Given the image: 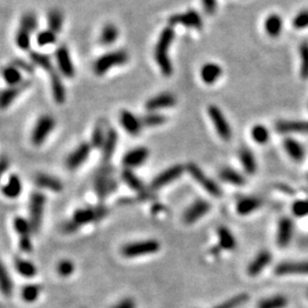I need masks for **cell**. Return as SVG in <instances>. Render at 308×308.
Listing matches in <instances>:
<instances>
[{"label": "cell", "instance_id": "cell-1", "mask_svg": "<svg viewBox=\"0 0 308 308\" xmlns=\"http://www.w3.org/2000/svg\"><path fill=\"white\" fill-rule=\"evenodd\" d=\"M174 38V29L171 26H167V28L162 30L154 48L155 62H157L159 67H160L162 74L165 77L171 76L172 73V64L170 57H169V49H170Z\"/></svg>", "mask_w": 308, "mask_h": 308}, {"label": "cell", "instance_id": "cell-2", "mask_svg": "<svg viewBox=\"0 0 308 308\" xmlns=\"http://www.w3.org/2000/svg\"><path fill=\"white\" fill-rule=\"evenodd\" d=\"M128 60H129V55L126 50H114V52L106 53L98 57L95 61L93 70L97 76H103V74L109 72L110 70H112L113 67L126 64Z\"/></svg>", "mask_w": 308, "mask_h": 308}, {"label": "cell", "instance_id": "cell-3", "mask_svg": "<svg viewBox=\"0 0 308 308\" xmlns=\"http://www.w3.org/2000/svg\"><path fill=\"white\" fill-rule=\"evenodd\" d=\"M160 242L157 240H144V241L130 242L121 248V253L126 258H136V257L153 255L160 250Z\"/></svg>", "mask_w": 308, "mask_h": 308}, {"label": "cell", "instance_id": "cell-4", "mask_svg": "<svg viewBox=\"0 0 308 308\" xmlns=\"http://www.w3.org/2000/svg\"><path fill=\"white\" fill-rule=\"evenodd\" d=\"M56 121L49 114H43L37 120L31 133V142L36 146H40L45 143L46 138L49 136L50 133L55 128Z\"/></svg>", "mask_w": 308, "mask_h": 308}, {"label": "cell", "instance_id": "cell-5", "mask_svg": "<svg viewBox=\"0 0 308 308\" xmlns=\"http://www.w3.org/2000/svg\"><path fill=\"white\" fill-rule=\"evenodd\" d=\"M46 205V196L41 192H35L31 195L29 203V211H30V223H31L32 229L35 232H38L41 226L43 211H45Z\"/></svg>", "mask_w": 308, "mask_h": 308}, {"label": "cell", "instance_id": "cell-6", "mask_svg": "<svg viewBox=\"0 0 308 308\" xmlns=\"http://www.w3.org/2000/svg\"><path fill=\"white\" fill-rule=\"evenodd\" d=\"M186 169H187V171L189 172V175L192 176L193 179H195V181L198 182L209 194L216 196V198H219V196L222 195V189L217 185V183L209 178L195 164L189 162V164L186 165Z\"/></svg>", "mask_w": 308, "mask_h": 308}, {"label": "cell", "instance_id": "cell-7", "mask_svg": "<svg viewBox=\"0 0 308 308\" xmlns=\"http://www.w3.org/2000/svg\"><path fill=\"white\" fill-rule=\"evenodd\" d=\"M208 114L214 123V126L217 130V133L221 138L224 141H229L232 138V128L226 120L224 113L221 109H218L216 105H210L208 107Z\"/></svg>", "mask_w": 308, "mask_h": 308}, {"label": "cell", "instance_id": "cell-8", "mask_svg": "<svg viewBox=\"0 0 308 308\" xmlns=\"http://www.w3.org/2000/svg\"><path fill=\"white\" fill-rule=\"evenodd\" d=\"M91 151V144L87 143H81L79 146L71 152V153L67 155L66 160H65V165L66 168L71 171L77 170L80 165H82L84 162L87 161V159L89 158Z\"/></svg>", "mask_w": 308, "mask_h": 308}, {"label": "cell", "instance_id": "cell-9", "mask_svg": "<svg viewBox=\"0 0 308 308\" xmlns=\"http://www.w3.org/2000/svg\"><path fill=\"white\" fill-rule=\"evenodd\" d=\"M170 25H183L186 28L201 30L203 26V21L201 16L196 11H188L182 14H175L169 18Z\"/></svg>", "mask_w": 308, "mask_h": 308}, {"label": "cell", "instance_id": "cell-10", "mask_svg": "<svg viewBox=\"0 0 308 308\" xmlns=\"http://www.w3.org/2000/svg\"><path fill=\"white\" fill-rule=\"evenodd\" d=\"M106 211L101 208H81L78 209L77 211H74L71 222L79 228L80 226L86 225L88 223L98 221V219L104 217Z\"/></svg>", "mask_w": 308, "mask_h": 308}, {"label": "cell", "instance_id": "cell-11", "mask_svg": "<svg viewBox=\"0 0 308 308\" xmlns=\"http://www.w3.org/2000/svg\"><path fill=\"white\" fill-rule=\"evenodd\" d=\"M209 210H210L209 202L205 201V200H196L185 210L184 215H183V222L187 225L194 224L200 218L207 215Z\"/></svg>", "mask_w": 308, "mask_h": 308}, {"label": "cell", "instance_id": "cell-12", "mask_svg": "<svg viewBox=\"0 0 308 308\" xmlns=\"http://www.w3.org/2000/svg\"><path fill=\"white\" fill-rule=\"evenodd\" d=\"M55 59L60 72L65 78H69V79L73 78L74 74H76V69H74L69 48L64 45L60 46L55 53Z\"/></svg>", "mask_w": 308, "mask_h": 308}, {"label": "cell", "instance_id": "cell-13", "mask_svg": "<svg viewBox=\"0 0 308 308\" xmlns=\"http://www.w3.org/2000/svg\"><path fill=\"white\" fill-rule=\"evenodd\" d=\"M183 171H184V167L181 164L172 165V167L168 168L167 170L162 171L160 175H158L153 181L151 183V188L152 189H159L162 188L164 186L170 184V183L175 182L176 179L181 177Z\"/></svg>", "mask_w": 308, "mask_h": 308}, {"label": "cell", "instance_id": "cell-14", "mask_svg": "<svg viewBox=\"0 0 308 308\" xmlns=\"http://www.w3.org/2000/svg\"><path fill=\"white\" fill-rule=\"evenodd\" d=\"M119 121L123 129L126 130L128 134L131 135V136H137V135L141 133L142 126H143L142 119L137 118L133 112H130V111H121Z\"/></svg>", "mask_w": 308, "mask_h": 308}, {"label": "cell", "instance_id": "cell-15", "mask_svg": "<svg viewBox=\"0 0 308 308\" xmlns=\"http://www.w3.org/2000/svg\"><path fill=\"white\" fill-rule=\"evenodd\" d=\"M176 97L170 93H161L157 95V96L150 98L145 104L147 111L154 112V111L162 110V109H169L172 107L176 104Z\"/></svg>", "mask_w": 308, "mask_h": 308}, {"label": "cell", "instance_id": "cell-16", "mask_svg": "<svg viewBox=\"0 0 308 308\" xmlns=\"http://www.w3.org/2000/svg\"><path fill=\"white\" fill-rule=\"evenodd\" d=\"M150 151L146 147H136L128 151L123 157V164L128 169L142 165L147 160Z\"/></svg>", "mask_w": 308, "mask_h": 308}, {"label": "cell", "instance_id": "cell-17", "mask_svg": "<svg viewBox=\"0 0 308 308\" xmlns=\"http://www.w3.org/2000/svg\"><path fill=\"white\" fill-rule=\"evenodd\" d=\"M275 129L279 131L280 134H308V121H279V123L275 124Z\"/></svg>", "mask_w": 308, "mask_h": 308}, {"label": "cell", "instance_id": "cell-18", "mask_svg": "<svg viewBox=\"0 0 308 308\" xmlns=\"http://www.w3.org/2000/svg\"><path fill=\"white\" fill-rule=\"evenodd\" d=\"M29 86L28 82L21 83L19 86L8 87L0 91V110H6L14 103L16 98L20 96V94Z\"/></svg>", "mask_w": 308, "mask_h": 308}, {"label": "cell", "instance_id": "cell-19", "mask_svg": "<svg viewBox=\"0 0 308 308\" xmlns=\"http://www.w3.org/2000/svg\"><path fill=\"white\" fill-rule=\"evenodd\" d=\"M292 232H293V223L290 218L283 217L279 222V227H277V245H279L281 248H284V246H289V243L291 241V238H292Z\"/></svg>", "mask_w": 308, "mask_h": 308}, {"label": "cell", "instance_id": "cell-20", "mask_svg": "<svg viewBox=\"0 0 308 308\" xmlns=\"http://www.w3.org/2000/svg\"><path fill=\"white\" fill-rule=\"evenodd\" d=\"M275 274L287 275V274H308V262H286L276 266Z\"/></svg>", "mask_w": 308, "mask_h": 308}, {"label": "cell", "instance_id": "cell-21", "mask_svg": "<svg viewBox=\"0 0 308 308\" xmlns=\"http://www.w3.org/2000/svg\"><path fill=\"white\" fill-rule=\"evenodd\" d=\"M270 260H272V255L268 250H263L258 255L255 257L251 264L248 266V274L250 276H257L258 274L263 272L267 265H269Z\"/></svg>", "mask_w": 308, "mask_h": 308}, {"label": "cell", "instance_id": "cell-22", "mask_svg": "<svg viewBox=\"0 0 308 308\" xmlns=\"http://www.w3.org/2000/svg\"><path fill=\"white\" fill-rule=\"evenodd\" d=\"M36 184L39 187L49 189L52 192H62L63 183L60 178L48 174H38L36 176Z\"/></svg>", "mask_w": 308, "mask_h": 308}, {"label": "cell", "instance_id": "cell-23", "mask_svg": "<svg viewBox=\"0 0 308 308\" xmlns=\"http://www.w3.org/2000/svg\"><path fill=\"white\" fill-rule=\"evenodd\" d=\"M223 74V69L216 63H207L201 67L200 71V77L202 81L207 84H211L216 82Z\"/></svg>", "mask_w": 308, "mask_h": 308}, {"label": "cell", "instance_id": "cell-24", "mask_svg": "<svg viewBox=\"0 0 308 308\" xmlns=\"http://www.w3.org/2000/svg\"><path fill=\"white\" fill-rule=\"evenodd\" d=\"M23 184L21 178L18 175H12L7 183L1 187V192L6 198L8 199H16L22 193Z\"/></svg>", "mask_w": 308, "mask_h": 308}, {"label": "cell", "instance_id": "cell-25", "mask_svg": "<svg viewBox=\"0 0 308 308\" xmlns=\"http://www.w3.org/2000/svg\"><path fill=\"white\" fill-rule=\"evenodd\" d=\"M52 73V78H50V84H52V93L54 101L59 104H63L66 100V91L64 88L63 81L61 79L60 74L56 72H50Z\"/></svg>", "mask_w": 308, "mask_h": 308}, {"label": "cell", "instance_id": "cell-26", "mask_svg": "<svg viewBox=\"0 0 308 308\" xmlns=\"http://www.w3.org/2000/svg\"><path fill=\"white\" fill-rule=\"evenodd\" d=\"M284 150L287 151V153L289 154V157L292 159L293 161L300 162L304 160L305 158V148L300 143H298L293 138H287L284 140L283 143Z\"/></svg>", "mask_w": 308, "mask_h": 308}, {"label": "cell", "instance_id": "cell-27", "mask_svg": "<svg viewBox=\"0 0 308 308\" xmlns=\"http://www.w3.org/2000/svg\"><path fill=\"white\" fill-rule=\"evenodd\" d=\"M260 207H262V200L250 196V198H243L240 200L236 205V211L239 215L246 216Z\"/></svg>", "mask_w": 308, "mask_h": 308}, {"label": "cell", "instance_id": "cell-28", "mask_svg": "<svg viewBox=\"0 0 308 308\" xmlns=\"http://www.w3.org/2000/svg\"><path fill=\"white\" fill-rule=\"evenodd\" d=\"M1 76L4 78L5 82L8 84L9 87L19 86V84L23 83L22 80V72L16 65H8L5 66L1 70Z\"/></svg>", "mask_w": 308, "mask_h": 308}, {"label": "cell", "instance_id": "cell-29", "mask_svg": "<svg viewBox=\"0 0 308 308\" xmlns=\"http://www.w3.org/2000/svg\"><path fill=\"white\" fill-rule=\"evenodd\" d=\"M119 38V30L113 23H107L102 29L100 35V42L103 46H111Z\"/></svg>", "mask_w": 308, "mask_h": 308}, {"label": "cell", "instance_id": "cell-30", "mask_svg": "<svg viewBox=\"0 0 308 308\" xmlns=\"http://www.w3.org/2000/svg\"><path fill=\"white\" fill-rule=\"evenodd\" d=\"M95 186H96V191L98 195H100V198L103 199L112 191L114 186H116V183H114L113 177L111 178L110 175L102 174L97 177Z\"/></svg>", "mask_w": 308, "mask_h": 308}, {"label": "cell", "instance_id": "cell-31", "mask_svg": "<svg viewBox=\"0 0 308 308\" xmlns=\"http://www.w3.org/2000/svg\"><path fill=\"white\" fill-rule=\"evenodd\" d=\"M282 26V19H281V16L277 14L269 15L268 18L265 20V23H264V28H265L266 33L269 37H272V38H276V37H279L281 35Z\"/></svg>", "mask_w": 308, "mask_h": 308}, {"label": "cell", "instance_id": "cell-32", "mask_svg": "<svg viewBox=\"0 0 308 308\" xmlns=\"http://www.w3.org/2000/svg\"><path fill=\"white\" fill-rule=\"evenodd\" d=\"M117 144H118L117 131L114 129H110L109 131H107L105 142H104L103 147H102V150H103L104 160L109 161L110 159L113 157L114 151H116V148H117Z\"/></svg>", "mask_w": 308, "mask_h": 308}, {"label": "cell", "instance_id": "cell-33", "mask_svg": "<svg viewBox=\"0 0 308 308\" xmlns=\"http://www.w3.org/2000/svg\"><path fill=\"white\" fill-rule=\"evenodd\" d=\"M239 158L243 165V168H245V170L250 175L255 174L257 170V162H256L255 155H253L251 150H249V148H246V147L241 148L239 152Z\"/></svg>", "mask_w": 308, "mask_h": 308}, {"label": "cell", "instance_id": "cell-34", "mask_svg": "<svg viewBox=\"0 0 308 308\" xmlns=\"http://www.w3.org/2000/svg\"><path fill=\"white\" fill-rule=\"evenodd\" d=\"M217 234H218L219 246H221L223 249H225V250L235 249L236 240L234 238V235L232 234L228 228L224 227V226H223V227H219Z\"/></svg>", "mask_w": 308, "mask_h": 308}, {"label": "cell", "instance_id": "cell-35", "mask_svg": "<svg viewBox=\"0 0 308 308\" xmlns=\"http://www.w3.org/2000/svg\"><path fill=\"white\" fill-rule=\"evenodd\" d=\"M63 22H64V16L62 12H60L59 9H52L47 15V23H48V29L52 30L53 32H55L59 35L61 30L63 28Z\"/></svg>", "mask_w": 308, "mask_h": 308}, {"label": "cell", "instance_id": "cell-36", "mask_svg": "<svg viewBox=\"0 0 308 308\" xmlns=\"http://www.w3.org/2000/svg\"><path fill=\"white\" fill-rule=\"evenodd\" d=\"M15 268L19 274H21L24 277H33L37 274V267L35 264L26 259L16 258Z\"/></svg>", "mask_w": 308, "mask_h": 308}, {"label": "cell", "instance_id": "cell-37", "mask_svg": "<svg viewBox=\"0 0 308 308\" xmlns=\"http://www.w3.org/2000/svg\"><path fill=\"white\" fill-rule=\"evenodd\" d=\"M0 291L7 297L13 293V281L1 260H0Z\"/></svg>", "mask_w": 308, "mask_h": 308}, {"label": "cell", "instance_id": "cell-38", "mask_svg": "<svg viewBox=\"0 0 308 308\" xmlns=\"http://www.w3.org/2000/svg\"><path fill=\"white\" fill-rule=\"evenodd\" d=\"M219 175H221V178L223 179V181L226 183H229V184L240 186L246 183V178L243 177L240 172H238L232 168H224Z\"/></svg>", "mask_w": 308, "mask_h": 308}, {"label": "cell", "instance_id": "cell-39", "mask_svg": "<svg viewBox=\"0 0 308 308\" xmlns=\"http://www.w3.org/2000/svg\"><path fill=\"white\" fill-rule=\"evenodd\" d=\"M123 179L131 189H134V191L142 192L144 189V184L142 183L141 179L134 174L131 169H124L123 171Z\"/></svg>", "mask_w": 308, "mask_h": 308}, {"label": "cell", "instance_id": "cell-40", "mask_svg": "<svg viewBox=\"0 0 308 308\" xmlns=\"http://www.w3.org/2000/svg\"><path fill=\"white\" fill-rule=\"evenodd\" d=\"M30 60H31L36 65L41 67V69L49 71V72H53L52 60L49 59V56L45 55V54L39 52H31L30 53Z\"/></svg>", "mask_w": 308, "mask_h": 308}, {"label": "cell", "instance_id": "cell-41", "mask_svg": "<svg viewBox=\"0 0 308 308\" xmlns=\"http://www.w3.org/2000/svg\"><path fill=\"white\" fill-rule=\"evenodd\" d=\"M287 305V299L284 296H274L263 299L258 304V308H284Z\"/></svg>", "mask_w": 308, "mask_h": 308}, {"label": "cell", "instance_id": "cell-42", "mask_svg": "<svg viewBox=\"0 0 308 308\" xmlns=\"http://www.w3.org/2000/svg\"><path fill=\"white\" fill-rule=\"evenodd\" d=\"M300 55V77L301 79H308V41H304L299 48Z\"/></svg>", "mask_w": 308, "mask_h": 308}, {"label": "cell", "instance_id": "cell-43", "mask_svg": "<svg viewBox=\"0 0 308 308\" xmlns=\"http://www.w3.org/2000/svg\"><path fill=\"white\" fill-rule=\"evenodd\" d=\"M41 292V287L37 284H26L22 289V298L26 303H35Z\"/></svg>", "mask_w": 308, "mask_h": 308}, {"label": "cell", "instance_id": "cell-44", "mask_svg": "<svg viewBox=\"0 0 308 308\" xmlns=\"http://www.w3.org/2000/svg\"><path fill=\"white\" fill-rule=\"evenodd\" d=\"M37 26H38V20H37V16L33 13H25L21 18L20 29L33 33L37 30Z\"/></svg>", "mask_w": 308, "mask_h": 308}, {"label": "cell", "instance_id": "cell-45", "mask_svg": "<svg viewBox=\"0 0 308 308\" xmlns=\"http://www.w3.org/2000/svg\"><path fill=\"white\" fill-rule=\"evenodd\" d=\"M252 140L258 144H266L269 140V131L263 124H256L251 130Z\"/></svg>", "mask_w": 308, "mask_h": 308}, {"label": "cell", "instance_id": "cell-46", "mask_svg": "<svg viewBox=\"0 0 308 308\" xmlns=\"http://www.w3.org/2000/svg\"><path fill=\"white\" fill-rule=\"evenodd\" d=\"M56 39L57 33L53 32L52 30L49 29L42 30V31L38 32V35H37V43H38L40 47L53 45V43L56 42Z\"/></svg>", "mask_w": 308, "mask_h": 308}, {"label": "cell", "instance_id": "cell-47", "mask_svg": "<svg viewBox=\"0 0 308 308\" xmlns=\"http://www.w3.org/2000/svg\"><path fill=\"white\" fill-rule=\"evenodd\" d=\"M14 228L16 233L20 235V238L31 235V223H30V221H26V219L23 217H16L14 219Z\"/></svg>", "mask_w": 308, "mask_h": 308}, {"label": "cell", "instance_id": "cell-48", "mask_svg": "<svg viewBox=\"0 0 308 308\" xmlns=\"http://www.w3.org/2000/svg\"><path fill=\"white\" fill-rule=\"evenodd\" d=\"M249 299V296L246 293L236 294V296L229 298V299L225 300L224 303L219 304L215 308H238L246 303Z\"/></svg>", "mask_w": 308, "mask_h": 308}, {"label": "cell", "instance_id": "cell-49", "mask_svg": "<svg viewBox=\"0 0 308 308\" xmlns=\"http://www.w3.org/2000/svg\"><path fill=\"white\" fill-rule=\"evenodd\" d=\"M31 35L32 33L19 28L18 33H16L15 37L16 45H18L19 48H21L23 50H28L30 48V45H31Z\"/></svg>", "mask_w": 308, "mask_h": 308}, {"label": "cell", "instance_id": "cell-50", "mask_svg": "<svg viewBox=\"0 0 308 308\" xmlns=\"http://www.w3.org/2000/svg\"><path fill=\"white\" fill-rule=\"evenodd\" d=\"M106 135L105 131H104L103 127L101 124H97L96 128H95L93 131V135H91V146L102 148L104 145V142H105Z\"/></svg>", "mask_w": 308, "mask_h": 308}, {"label": "cell", "instance_id": "cell-51", "mask_svg": "<svg viewBox=\"0 0 308 308\" xmlns=\"http://www.w3.org/2000/svg\"><path fill=\"white\" fill-rule=\"evenodd\" d=\"M165 118L161 114H157V113H150L146 114L142 118V123L143 126H147V127H158L161 126L165 123Z\"/></svg>", "mask_w": 308, "mask_h": 308}, {"label": "cell", "instance_id": "cell-52", "mask_svg": "<svg viewBox=\"0 0 308 308\" xmlns=\"http://www.w3.org/2000/svg\"><path fill=\"white\" fill-rule=\"evenodd\" d=\"M74 269H76V266H74V264L70 259H63L57 264V273L62 277L72 275L74 273Z\"/></svg>", "mask_w": 308, "mask_h": 308}, {"label": "cell", "instance_id": "cell-53", "mask_svg": "<svg viewBox=\"0 0 308 308\" xmlns=\"http://www.w3.org/2000/svg\"><path fill=\"white\" fill-rule=\"evenodd\" d=\"M292 25L298 30L308 28V9L298 13L296 18L292 20Z\"/></svg>", "mask_w": 308, "mask_h": 308}, {"label": "cell", "instance_id": "cell-54", "mask_svg": "<svg viewBox=\"0 0 308 308\" xmlns=\"http://www.w3.org/2000/svg\"><path fill=\"white\" fill-rule=\"evenodd\" d=\"M292 212L296 217H305L308 215V201L299 200L292 205Z\"/></svg>", "mask_w": 308, "mask_h": 308}, {"label": "cell", "instance_id": "cell-55", "mask_svg": "<svg viewBox=\"0 0 308 308\" xmlns=\"http://www.w3.org/2000/svg\"><path fill=\"white\" fill-rule=\"evenodd\" d=\"M205 12L208 15H214L217 9V0H201Z\"/></svg>", "mask_w": 308, "mask_h": 308}, {"label": "cell", "instance_id": "cell-56", "mask_svg": "<svg viewBox=\"0 0 308 308\" xmlns=\"http://www.w3.org/2000/svg\"><path fill=\"white\" fill-rule=\"evenodd\" d=\"M20 248H21L24 252H31L32 251L31 235L22 236V238H20Z\"/></svg>", "mask_w": 308, "mask_h": 308}, {"label": "cell", "instance_id": "cell-57", "mask_svg": "<svg viewBox=\"0 0 308 308\" xmlns=\"http://www.w3.org/2000/svg\"><path fill=\"white\" fill-rule=\"evenodd\" d=\"M112 308H136V303L133 298H124Z\"/></svg>", "mask_w": 308, "mask_h": 308}, {"label": "cell", "instance_id": "cell-58", "mask_svg": "<svg viewBox=\"0 0 308 308\" xmlns=\"http://www.w3.org/2000/svg\"><path fill=\"white\" fill-rule=\"evenodd\" d=\"M8 168H9L8 158L5 157V155H2V157H0V179H1L2 176L6 174V171H7Z\"/></svg>", "mask_w": 308, "mask_h": 308}, {"label": "cell", "instance_id": "cell-59", "mask_svg": "<svg viewBox=\"0 0 308 308\" xmlns=\"http://www.w3.org/2000/svg\"><path fill=\"white\" fill-rule=\"evenodd\" d=\"M307 294H308V292H307Z\"/></svg>", "mask_w": 308, "mask_h": 308}]
</instances>
